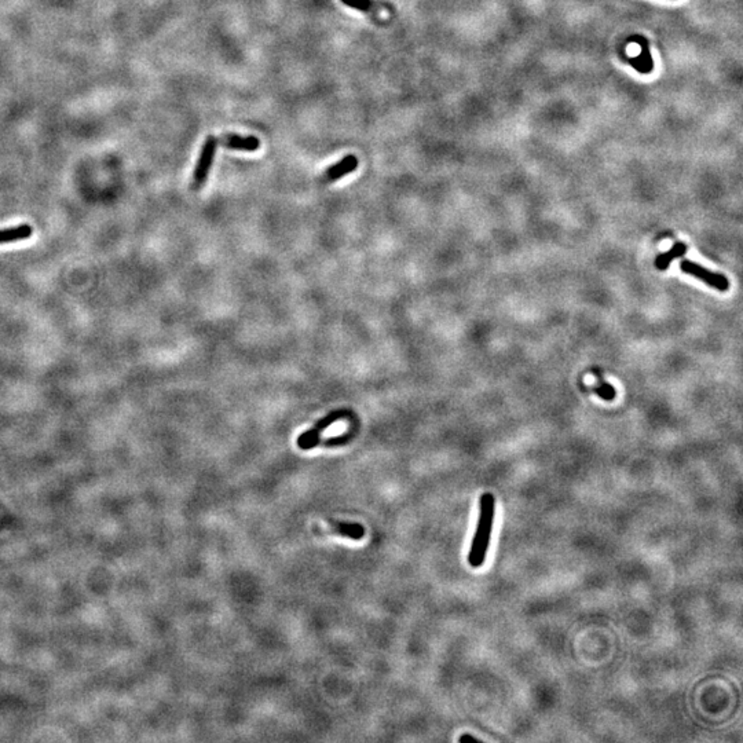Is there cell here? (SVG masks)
Wrapping results in <instances>:
<instances>
[{
  "instance_id": "7",
  "label": "cell",
  "mask_w": 743,
  "mask_h": 743,
  "mask_svg": "<svg viewBox=\"0 0 743 743\" xmlns=\"http://www.w3.org/2000/svg\"><path fill=\"white\" fill-rule=\"evenodd\" d=\"M333 533L358 541L362 540L365 535V527L359 523H348V522H340V520H331L329 522Z\"/></svg>"
},
{
  "instance_id": "8",
  "label": "cell",
  "mask_w": 743,
  "mask_h": 743,
  "mask_svg": "<svg viewBox=\"0 0 743 743\" xmlns=\"http://www.w3.org/2000/svg\"><path fill=\"white\" fill-rule=\"evenodd\" d=\"M34 233V229L31 225H20V226H14V228H10V229H5V230H0V244H9V243H14V241H21V240H27L32 236Z\"/></svg>"
},
{
  "instance_id": "6",
  "label": "cell",
  "mask_w": 743,
  "mask_h": 743,
  "mask_svg": "<svg viewBox=\"0 0 743 743\" xmlns=\"http://www.w3.org/2000/svg\"><path fill=\"white\" fill-rule=\"evenodd\" d=\"M218 142L228 149L240 151V152H256L260 148L259 138L254 135L244 137V135H237V134H226L218 138Z\"/></svg>"
},
{
  "instance_id": "1",
  "label": "cell",
  "mask_w": 743,
  "mask_h": 743,
  "mask_svg": "<svg viewBox=\"0 0 743 743\" xmlns=\"http://www.w3.org/2000/svg\"><path fill=\"white\" fill-rule=\"evenodd\" d=\"M496 515V498L491 493L482 494L479 500V518L476 530L472 538V545L468 553V563L471 567H482L486 560L493 524Z\"/></svg>"
},
{
  "instance_id": "11",
  "label": "cell",
  "mask_w": 743,
  "mask_h": 743,
  "mask_svg": "<svg viewBox=\"0 0 743 743\" xmlns=\"http://www.w3.org/2000/svg\"><path fill=\"white\" fill-rule=\"evenodd\" d=\"M595 375L599 377V384H597L596 387L592 388L593 392L597 394V395H599L601 399H604V401H611V399H614V398H615V388H614L611 384H608L607 381H604V380L600 377V375H599L597 370H595Z\"/></svg>"
},
{
  "instance_id": "5",
  "label": "cell",
  "mask_w": 743,
  "mask_h": 743,
  "mask_svg": "<svg viewBox=\"0 0 743 743\" xmlns=\"http://www.w3.org/2000/svg\"><path fill=\"white\" fill-rule=\"evenodd\" d=\"M358 164H359V162L354 155H347L339 163L331 166L324 173V175L321 177V182H324V184L336 182V181L344 178L346 175H350L351 173H354L358 168Z\"/></svg>"
},
{
  "instance_id": "4",
  "label": "cell",
  "mask_w": 743,
  "mask_h": 743,
  "mask_svg": "<svg viewBox=\"0 0 743 743\" xmlns=\"http://www.w3.org/2000/svg\"><path fill=\"white\" fill-rule=\"evenodd\" d=\"M680 269L683 273L685 274H689L695 278H699L700 281H703L705 284H707L709 287L720 291V292H727L729 289V281L725 276L722 274H718V273H714V271H710L702 266H699L698 263H694L691 260H681L680 263Z\"/></svg>"
},
{
  "instance_id": "10",
  "label": "cell",
  "mask_w": 743,
  "mask_h": 743,
  "mask_svg": "<svg viewBox=\"0 0 743 743\" xmlns=\"http://www.w3.org/2000/svg\"><path fill=\"white\" fill-rule=\"evenodd\" d=\"M342 3L355 10H359L362 13H372V14L377 13V5L373 2V0H342Z\"/></svg>"
},
{
  "instance_id": "12",
  "label": "cell",
  "mask_w": 743,
  "mask_h": 743,
  "mask_svg": "<svg viewBox=\"0 0 743 743\" xmlns=\"http://www.w3.org/2000/svg\"><path fill=\"white\" fill-rule=\"evenodd\" d=\"M3 527H5V520H3L2 515H0V529H3Z\"/></svg>"
},
{
  "instance_id": "9",
  "label": "cell",
  "mask_w": 743,
  "mask_h": 743,
  "mask_svg": "<svg viewBox=\"0 0 743 743\" xmlns=\"http://www.w3.org/2000/svg\"><path fill=\"white\" fill-rule=\"evenodd\" d=\"M687 245L684 243H676L665 254H661L659 256H656L655 259V267L658 270H666L670 263L678 258H683L687 252Z\"/></svg>"
},
{
  "instance_id": "2",
  "label": "cell",
  "mask_w": 743,
  "mask_h": 743,
  "mask_svg": "<svg viewBox=\"0 0 743 743\" xmlns=\"http://www.w3.org/2000/svg\"><path fill=\"white\" fill-rule=\"evenodd\" d=\"M218 144H219L218 138L212 137V135L207 137L206 142L203 144V148H201V152H200V156H199V160H197V164H196V168H195V174H193V184H192L193 189L199 190L207 182L211 167H212V163H214V159H215V155H217Z\"/></svg>"
},
{
  "instance_id": "3",
  "label": "cell",
  "mask_w": 743,
  "mask_h": 743,
  "mask_svg": "<svg viewBox=\"0 0 743 743\" xmlns=\"http://www.w3.org/2000/svg\"><path fill=\"white\" fill-rule=\"evenodd\" d=\"M350 414V412L347 410H333L331 413H328L324 419H321L313 428H310L309 431L303 432L299 435L298 438V446L299 449L302 450H310V449H314L315 446H318L320 443V436H321V432L324 430H326L328 427H331L333 423H336L337 420H342V419H347Z\"/></svg>"
}]
</instances>
